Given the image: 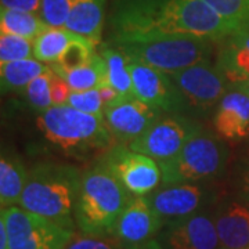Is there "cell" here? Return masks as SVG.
I'll use <instances>...</instances> for the list:
<instances>
[{"label":"cell","mask_w":249,"mask_h":249,"mask_svg":"<svg viewBox=\"0 0 249 249\" xmlns=\"http://www.w3.org/2000/svg\"><path fill=\"white\" fill-rule=\"evenodd\" d=\"M114 35L160 34L226 39L237 29L204 0H115Z\"/></svg>","instance_id":"obj_1"},{"label":"cell","mask_w":249,"mask_h":249,"mask_svg":"<svg viewBox=\"0 0 249 249\" xmlns=\"http://www.w3.org/2000/svg\"><path fill=\"white\" fill-rule=\"evenodd\" d=\"M82 175L70 165L40 163L28 173L18 206L43 216L65 229H73V212Z\"/></svg>","instance_id":"obj_2"},{"label":"cell","mask_w":249,"mask_h":249,"mask_svg":"<svg viewBox=\"0 0 249 249\" xmlns=\"http://www.w3.org/2000/svg\"><path fill=\"white\" fill-rule=\"evenodd\" d=\"M132 194L108 169L104 162L82 175L73 219L83 234L106 235L115 231L116 223Z\"/></svg>","instance_id":"obj_3"},{"label":"cell","mask_w":249,"mask_h":249,"mask_svg":"<svg viewBox=\"0 0 249 249\" xmlns=\"http://www.w3.org/2000/svg\"><path fill=\"white\" fill-rule=\"evenodd\" d=\"M211 39L193 35L160 34H119L112 43L130 61L142 62L155 70L173 75L198 62L208 61Z\"/></svg>","instance_id":"obj_4"},{"label":"cell","mask_w":249,"mask_h":249,"mask_svg":"<svg viewBox=\"0 0 249 249\" xmlns=\"http://www.w3.org/2000/svg\"><path fill=\"white\" fill-rule=\"evenodd\" d=\"M49 142L71 157L106 151L114 144L104 115H91L70 106H53L36 119Z\"/></svg>","instance_id":"obj_5"},{"label":"cell","mask_w":249,"mask_h":249,"mask_svg":"<svg viewBox=\"0 0 249 249\" xmlns=\"http://www.w3.org/2000/svg\"><path fill=\"white\" fill-rule=\"evenodd\" d=\"M227 160L226 148L211 133H198L173 158L158 162L163 186L194 183L216 176Z\"/></svg>","instance_id":"obj_6"},{"label":"cell","mask_w":249,"mask_h":249,"mask_svg":"<svg viewBox=\"0 0 249 249\" xmlns=\"http://www.w3.org/2000/svg\"><path fill=\"white\" fill-rule=\"evenodd\" d=\"M6 214L9 249H65L73 231L21 206L1 208Z\"/></svg>","instance_id":"obj_7"},{"label":"cell","mask_w":249,"mask_h":249,"mask_svg":"<svg viewBox=\"0 0 249 249\" xmlns=\"http://www.w3.org/2000/svg\"><path fill=\"white\" fill-rule=\"evenodd\" d=\"M202 132L201 124L184 116L160 118L129 144V148L136 152L151 157L157 162L173 158L194 136Z\"/></svg>","instance_id":"obj_8"},{"label":"cell","mask_w":249,"mask_h":249,"mask_svg":"<svg viewBox=\"0 0 249 249\" xmlns=\"http://www.w3.org/2000/svg\"><path fill=\"white\" fill-rule=\"evenodd\" d=\"M103 162L133 196L150 194L162 180L160 166L157 160L124 145L111 148Z\"/></svg>","instance_id":"obj_9"},{"label":"cell","mask_w":249,"mask_h":249,"mask_svg":"<svg viewBox=\"0 0 249 249\" xmlns=\"http://www.w3.org/2000/svg\"><path fill=\"white\" fill-rule=\"evenodd\" d=\"M187 106L206 111L229 93V82L216 65L198 62L170 75Z\"/></svg>","instance_id":"obj_10"},{"label":"cell","mask_w":249,"mask_h":249,"mask_svg":"<svg viewBox=\"0 0 249 249\" xmlns=\"http://www.w3.org/2000/svg\"><path fill=\"white\" fill-rule=\"evenodd\" d=\"M129 70L134 97L165 112H178L186 108V100L169 73L130 60Z\"/></svg>","instance_id":"obj_11"},{"label":"cell","mask_w":249,"mask_h":249,"mask_svg":"<svg viewBox=\"0 0 249 249\" xmlns=\"http://www.w3.org/2000/svg\"><path fill=\"white\" fill-rule=\"evenodd\" d=\"M162 109L152 107L136 97H119L104 107V118L112 137L124 144L133 142L154 122L160 119Z\"/></svg>","instance_id":"obj_12"},{"label":"cell","mask_w":249,"mask_h":249,"mask_svg":"<svg viewBox=\"0 0 249 249\" xmlns=\"http://www.w3.org/2000/svg\"><path fill=\"white\" fill-rule=\"evenodd\" d=\"M160 244L166 249H217L220 247L214 222L206 214H191L168 223Z\"/></svg>","instance_id":"obj_13"},{"label":"cell","mask_w":249,"mask_h":249,"mask_svg":"<svg viewBox=\"0 0 249 249\" xmlns=\"http://www.w3.org/2000/svg\"><path fill=\"white\" fill-rule=\"evenodd\" d=\"M162 226L163 222L152 209L148 198L136 196L121 214L114 234L129 249L152 240Z\"/></svg>","instance_id":"obj_14"},{"label":"cell","mask_w":249,"mask_h":249,"mask_svg":"<svg viewBox=\"0 0 249 249\" xmlns=\"http://www.w3.org/2000/svg\"><path fill=\"white\" fill-rule=\"evenodd\" d=\"M152 209L163 223H170L196 212L204 198V191L190 183L169 184L147 196Z\"/></svg>","instance_id":"obj_15"},{"label":"cell","mask_w":249,"mask_h":249,"mask_svg":"<svg viewBox=\"0 0 249 249\" xmlns=\"http://www.w3.org/2000/svg\"><path fill=\"white\" fill-rule=\"evenodd\" d=\"M216 133L224 140L238 142L249 136V96L242 90L229 91L219 101L213 118Z\"/></svg>","instance_id":"obj_16"},{"label":"cell","mask_w":249,"mask_h":249,"mask_svg":"<svg viewBox=\"0 0 249 249\" xmlns=\"http://www.w3.org/2000/svg\"><path fill=\"white\" fill-rule=\"evenodd\" d=\"M216 67L231 86L249 82V22L226 37Z\"/></svg>","instance_id":"obj_17"},{"label":"cell","mask_w":249,"mask_h":249,"mask_svg":"<svg viewBox=\"0 0 249 249\" xmlns=\"http://www.w3.org/2000/svg\"><path fill=\"white\" fill-rule=\"evenodd\" d=\"M216 230L222 249L249 248V208L245 205H226L216 216Z\"/></svg>","instance_id":"obj_18"},{"label":"cell","mask_w":249,"mask_h":249,"mask_svg":"<svg viewBox=\"0 0 249 249\" xmlns=\"http://www.w3.org/2000/svg\"><path fill=\"white\" fill-rule=\"evenodd\" d=\"M106 0H75L65 27L93 43H100L104 22Z\"/></svg>","instance_id":"obj_19"},{"label":"cell","mask_w":249,"mask_h":249,"mask_svg":"<svg viewBox=\"0 0 249 249\" xmlns=\"http://www.w3.org/2000/svg\"><path fill=\"white\" fill-rule=\"evenodd\" d=\"M28 180V172L16 157L1 152L0 160V204L1 208L18 205Z\"/></svg>","instance_id":"obj_20"},{"label":"cell","mask_w":249,"mask_h":249,"mask_svg":"<svg viewBox=\"0 0 249 249\" xmlns=\"http://www.w3.org/2000/svg\"><path fill=\"white\" fill-rule=\"evenodd\" d=\"M47 28L49 25L39 14L3 7L0 10V32L35 40Z\"/></svg>","instance_id":"obj_21"},{"label":"cell","mask_w":249,"mask_h":249,"mask_svg":"<svg viewBox=\"0 0 249 249\" xmlns=\"http://www.w3.org/2000/svg\"><path fill=\"white\" fill-rule=\"evenodd\" d=\"M47 70L43 62L36 58H27L19 61L6 62L0 67L1 91H16L25 89L28 85Z\"/></svg>","instance_id":"obj_22"},{"label":"cell","mask_w":249,"mask_h":249,"mask_svg":"<svg viewBox=\"0 0 249 249\" xmlns=\"http://www.w3.org/2000/svg\"><path fill=\"white\" fill-rule=\"evenodd\" d=\"M101 55L107 65L108 83L119 93L121 97H134L133 82L129 70V58L115 46H106L101 50Z\"/></svg>","instance_id":"obj_23"},{"label":"cell","mask_w":249,"mask_h":249,"mask_svg":"<svg viewBox=\"0 0 249 249\" xmlns=\"http://www.w3.org/2000/svg\"><path fill=\"white\" fill-rule=\"evenodd\" d=\"M76 34L67 28L49 27L34 40V57L43 64H54Z\"/></svg>","instance_id":"obj_24"},{"label":"cell","mask_w":249,"mask_h":249,"mask_svg":"<svg viewBox=\"0 0 249 249\" xmlns=\"http://www.w3.org/2000/svg\"><path fill=\"white\" fill-rule=\"evenodd\" d=\"M73 91L98 89L107 80V65L101 54H94L88 64L62 75Z\"/></svg>","instance_id":"obj_25"},{"label":"cell","mask_w":249,"mask_h":249,"mask_svg":"<svg viewBox=\"0 0 249 249\" xmlns=\"http://www.w3.org/2000/svg\"><path fill=\"white\" fill-rule=\"evenodd\" d=\"M94 54H96V43L78 35L70 42V45L65 47V50L57 58V61L50 67L57 75L62 76L88 64Z\"/></svg>","instance_id":"obj_26"},{"label":"cell","mask_w":249,"mask_h":249,"mask_svg":"<svg viewBox=\"0 0 249 249\" xmlns=\"http://www.w3.org/2000/svg\"><path fill=\"white\" fill-rule=\"evenodd\" d=\"M54 71L52 67H47L45 72L36 76L27 88H25V97L29 106L35 111L45 112L46 109L53 107L52 100V80H53Z\"/></svg>","instance_id":"obj_27"},{"label":"cell","mask_w":249,"mask_h":249,"mask_svg":"<svg viewBox=\"0 0 249 249\" xmlns=\"http://www.w3.org/2000/svg\"><path fill=\"white\" fill-rule=\"evenodd\" d=\"M34 40L0 32V64L32 58Z\"/></svg>","instance_id":"obj_28"},{"label":"cell","mask_w":249,"mask_h":249,"mask_svg":"<svg viewBox=\"0 0 249 249\" xmlns=\"http://www.w3.org/2000/svg\"><path fill=\"white\" fill-rule=\"evenodd\" d=\"M220 17L238 28L249 22V0H204Z\"/></svg>","instance_id":"obj_29"},{"label":"cell","mask_w":249,"mask_h":249,"mask_svg":"<svg viewBox=\"0 0 249 249\" xmlns=\"http://www.w3.org/2000/svg\"><path fill=\"white\" fill-rule=\"evenodd\" d=\"M75 0H42L40 17L49 27L64 28Z\"/></svg>","instance_id":"obj_30"},{"label":"cell","mask_w":249,"mask_h":249,"mask_svg":"<svg viewBox=\"0 0 249 249\" xmlns=\"http://www.w3.org/2000/svg\"><path fill=\"white\" fill-rule=\"evenodd\" d=\"M67 106L91 115H104V104L98 89L83 90V91L72 90Z\"/></svg>","instance_id":"obj_31"},{"label":"cell","mask_w":249,"mask_h":249,"mask_svg":"<svg viewBox=\"0 0 249 249\" xmlns=\"http://www.w3.org/2000/svg\"><path fill=\"white\" fill-rule=\"evenodd\" d=\"M100 237L101 235H89V234L75 237L70 241L65 249H126L118 245L114 241L104 240Z\"/></svg>","instance_id":"obj_32"},{"label":"cell","mask_w":249,"mask_h":249,"mask_svg":"<svg viewBox=\"0 0 249 249\" xmlns=\"http://www.w3.org/2000/svg\"><path fill=\"white\" fill-rule=\"evenodd\" d=\"M71 93L72 89L71 86L68 85V82L54 72L53 80H52V100H53V106H67Z\"/></svg>","instance_id":"obj_33"},{"label":"cell","mask_w":249,"mask_h":249,"mask_svg":"<svg viewBox=\"0 0 249 249\" xmlns=\"http://www.w3.org/2000/svg\"><path fill=\"white\" fill-rule=\"evenodd\" d=\"M3 9L28 11L40 16L42 11V0H0Z\"/></svg>","instance_id":"obj_34"},{"label":"cell","mask_w":249,"mask_h":249,"mask_svg":"<svg viewBox=\"0 0 249 249\" xmlns=\"http://www.w3.org/2000/svg\"><path fill=\"white\" fill-rule=\"evenodd\" d=\"M98 91H100V96H101V100H103V104L104 107H107L109 104H112L114 101H116L118 98L121 97L119 93L116 91L108 82H106L103 86L98 88Z\"/></svg>","instance_id":"obj_35"},{"label":"cell","mask_w":249,"mask_h":249,"mask_svg":"<svg viewBox=\"0 0 249 249\" xmlns=\"http://www.w3.org/2000/svg\"><path fill=\"white\" fill-rule=\"evenodd\" d=\"M0 249H9V231L6 224V214L0 213Z\"/></svg>","instance_id":"obj_36"},{"label":"cell","mask_w":249,"mask_h":249,"mask_svg":"<svg viewBox=\"0 0 249 249\" xmlns=\"http://www.w3.org/2000/svg\"><path fill=\"white\" fill-rule=\"evenodd\" d=\"M129 249H166L162 244H160V241L157 240H150L147 241V242H144L142 245H139V247H133V248H129Z\"/></svg>","instance_id":"obj_37"},{"label":"cell","mask_w":249,"mask_h":249,"mask_svg":"<svg viewBox=\"0 0 249 249\" xmlns=\"http://www.w3.org/2000/svg\"><path fill=\"white\" fill-rule=\"evenodd\" d=\"M234 89L242 90L245 94H248L249 96V82H242V83H238V85H235V86H234Z\"/></svg>","instance_id":"obj_38"},{"label":"cell","mask_w":249,"mask_h":249,"mask_svg":"<svg viewBox=\"0 0 249 249\" xmlns=\"http://www.w3.org/2000/svg\"><path fill=\"white\" fill-rule=\"evenodd\" d=\"M247 191H248V196H249V173H248V178H247Z\"/></svg>","instance_id":"obj_39"},{"label":"cell","mask_w":249,"mask_h":249,"mask_svg":"<svg viewBox=\"0 0 249 249\" xmlns=\"http://www.w3.org/2000/svg\"><path fill=\"white\" fill-rule=\"evenodd\" d=\"M244 249H249V248H244Z\"/></svg>","instance_id":"obj_40"},{"label":"cell","mask_w":249,"mask_h":249,"mask_svg":"<svg viewBox=\"0 0 249 249\" xmlns=\"http://www.w3.org/2000/svg\"><path fill=\"white\" fill-rule=\"evenodd\" d=\"M247 24H248V22H247Z\"/></svg>","instance_id":"obj_41"}]
</instances>
